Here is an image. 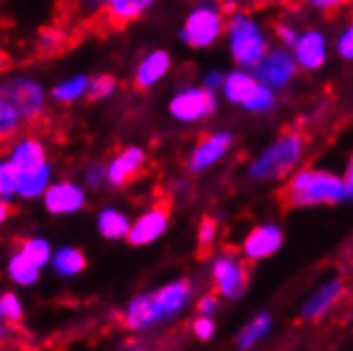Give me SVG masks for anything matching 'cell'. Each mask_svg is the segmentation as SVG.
I'll return each instance as SVG.
<instances>
[{
	"mask_svg": "<svg viewBox=\"0 0 353 351\" xmlns=\"http://www.w3.org/2000/svg\"><path fill=\"white\" fill-rule=\"evenodd\" d=\"M345 194V181L323 170H302L279 192L281 205L288 209L336 203Z\"/></svg>",
	"mask_w": 353,
	"mask_h": 351,
	"instance_id": "cell-1",
	"label": "cell"
},
{
	"mask_svg": "<svg viewBox=\"0 0 353 351\" xmlns=\"http://www.w3.org/2000/svg\"><path fill=\"white\" fill-rule=\"evenodd\" d=\"M302 147H305V137L300 132H285L276 141L262 158L251 166V174L256 179H276L298 162Z\"/></svg>",
	"mask_w": 353,
	"mask_h": 351,
	"instance_id": "cell-2",
	"label": "cell"
},
{
	"mask_svg": "<svg viewBox=\"0 0 353 351\" xmlns=\"http://www.w3.org/2000/svg\"><path fill=\"white\" fill-rule=\"evenodd\" d=\"M0 94H3L11 107L17 111L21 117L23 126H32V123L43 115L45 109V94L41 86L32 79L19 77V79H9L0 86Z\"/></svg>",
	"mask_w": 353,
	"mask_h": 351,
	"instance_id": "cell-3",
	"label": "cell"
},
{
	"mask_svg": "<svg viewBox=\"0 0 353 351\" xmlns=\"http://www.w3.org/2000/svg\"><path fill=\"white\" fill-rule=\"evenodd\" d=\"M232 56L239 64H258L264 54V41L258 26L249 17L236 15L230 21Z\"/></svg>",
	"mask_w": 353,
	"mask_h": 351,
	"instance_id": "cell-4",
	"label": "cell"
},
{
	"mask_svg": "<svg viewBox=\"0 0 353 351\" xmlns=\"http://www.w3.org/2000/svg\"><path fill=\"white\" fill-rule=\"evenodd\" d=\"M219 30H221L219 11L200 7L185 19L183 41L192 47H207L219 37Z\"/></svg>",
	"mask_w": 353,
	"mask_h": 351,
	"instance_id": "cell-5",
	"label": "cell"
},
{
	"mask_svg": "<svg viewBox=\"0 0 353 351\" xmlns=\"http://www.w3.org/2000/svg\"><path fill=\"white\" fill-rule=\"evenodd\" d=\"M168 217H170V203L168 200H160L156 207H151L147 213H143L134 225H130L128 239L130 245H147L151 241H156L168 225Z\"/></svg>",
	"mask_w": 353,
	"mask_h": 351,
	"instance_id": "cell-6",
	"label": "cell"
},
{
	"mask_svg": "<svg viewBox=\"0 0 353 351\" xmlns=\"http://www.w3.org/2000/svg\"><path fill=\"white\" fill-rule=\"evenodd\" d=\"M215 109L213 92L205 90H185L176 94L170 103V113L181 121H194Z\"/></svg>",
	"mask_w": 353,
	"mask_h": 351,
	"instance_id": "cell-7",
	"label": "cell"
},
{
	"mask_svg": "<svg viewBox=\"0 0 353 351\" xmlns=\"http://www.w3.org/2000/svg\"><path fill=\"white\" fill-rule=\"evenodd\" d=\"M213 277H215L217 292L228 298H236L247 285V272L243 264L232 256H223L215 262Z\"/></svg>",
	"mask_w": 353,
	"mask_h": 351,
	"instance_id": "cell-8",
	"label": "cell"
},
{
	"mask_svg": "<svg viewBox=\"0 0 353 351\" xmlns=\"http://www.w3.org/2000/svg\"><path fill=\"white\" fill-rule=\"evenodd\" d=\"M145 168V152L141 147H128L109 164L107 179L111 185L119 188L137 179Z\"/></svg>",
	"mask_w": 353,
	"mask_h": 351,
	"instance_id": "cell-9",
	"label": "cell"
},
{
	"mask_svg": "<svg viewBox=\"0 0 353 351\" xmlns=\"http://www.w3.org/2000/svg\"><path fill=\"white\" fill-rule=\"evenodd\" d=\"M83 205H85V194L74 183H68V181L56 183V185H49L45 192V207L54 215L74 213V211H79Z\"/></svg>",
	"mask_w": 353,
	"mask_h": 351,
	"instance_id": "cell-10",
	"label": "cell"
},
{
	"mask_svg": "<svg viewBox=\"0 0 353 351\" xmlns=\"http://www.w3.org/2000/svg\"><path fill=\"white\" fill-rule=\"evenodd\" d=\"M230 143H232V137L225 134V132L205 137L203 141L198 143V147L194 149V154L190 158V170L200 172V170H205L207 166H211L215 160H219L225 152H228Z\"/></svg>",
	"mask_w": 353,
	"mask_h": 351,
	"instance_id": "cell-11",
	"label": "cell"
},
{
	"mask_svg": "<svg viewBox=\"0 0 353 351\" xmlns=\"http://www.w3.org/2000/svg\"><path fill=\"white\" fill-rule=\"evenodd\" d=\"M158 319H162V313H160V309L156 305L154 294L137 296L128 305L125 315H123L125 328H130V330H143V328H147V325H151Z\"/></svg>",
	"mask_w": 353,
	"mask_h": 351,
	"instance_id": "cell-12",
	"label": "cell"
},
{
	"mask_svg": "<svg viewBox=\"0 0 353 351\" xmlns=\"http://www.w3.org/2000/svg\"><path fill=\"white\" fill-rule=\"evenodd\" d=\"M281 245V232L274 225H262V228H256L245 241V254L251 260H260L266 258L270 254H274Z\"/></svg>",
	"mask_w": 353,
	"mask_h": 351,
	"instance_id": "cell-13",
	"label": "cell"
},
{
	"mask_svg": "<svg viewBox=\"0 0 353 351\" xmlns=\"http://www.w3.org/2000/svg\"><path fill=\"white\" fill-rule=\"evenodd\" d=\"M296 70L292 58L283 52H272L258 66V77L268 86H283Z\"/></svg>",
	"mask_w": 353,
	"mask_h": 351,
	"instance_id": "cell-14",
	"label": "cell"
},
{
	"mask_svg": "<svg viewBox=\"0 0 353 351\" xmlns=\"http://www.w3.org/2000/svg\"><path fill=\"white\" fill-rule=\"evenodd\" d=\"M149 7L151 3H147V0H113V3H107L105 7V19L113 28H121L125 23L141 17L143 11Z\"/></svg>",
	"mask_w": 353,
	"mask_h": 351,
	"instance_id": "cell-15",
	"label": "cell"
},
{
	"mask_svg": "<svg viewBox=\"0 0 353 351\" xmlns=\"http://www.w3.org/2000/svg\"><path fill=\"white\" fill-rule=\"evenodd\" d=\"M168 64H170L168 54H164V52H154V54H149V56L141 62V66H139V70H137L134 88H137L139 92H145V90H149L154 83H158V79L168 70Z\"/></svg>",
	"mask_w": 353,
	"mask_h": 351,
	"instance_id": "cell-16",
	"label": "cell"
},
{
	"mask_svg": "<svg viewBox=\"0 0 353 351\" xmlns=\"http://www.w3.org/2000/svg\"><path fill=\"white\" fill-rule=\"evenodd\" d=\"M11 164L23 172V170H32V168H39L43 164H47L45 160V147L41 141L37 139H26L21 141L13 147L11 152Z\"/></svg>",
	"mask_w": 353,
	"mask_h": 351,
	"instance_id": "cell-17",
	"label": "cell"
},
{
	"mask_svg": "<svg viewBox=\"0 0 353 351\" xmlns=\"http://www.w3.org/2000/svg\"><path fill=\"white\" fill-rule=\"evenodd\" d=\"M190 298V283L188 281H174L166 288H162L160 292L154 294L156 305L162 313V317H170L176 311H181L183 305Z\"/></svg>",
	"mask_w": 353,
	"mask_h": 351,
	"instance_id": "cell-18",
	"label": "cell"
},
{
	"mask_svg": "<svg viewBox=\"0 0 353 351\" xmlns=\"http://www.w3.org/2000/svg\"><path fill=\"white\" fill-rule=\"evenodd\" d=\"M49 170L47 164L39 166V168H32V170H23L19 172V183H17V196L21 198H37L41 194L47 192L49 188Z\"/></svg>",
	"mask_w": 353,
	"mask_h": 351,
	"instance_id": "cell-19",
	"label": "cell"
},
{
	"mask_svg": "<svg viewBox=\"0 0 353 351\" xmlns=\"http://www.w3.org/2000/svg\"><path fill=\"white\" fill-rule=\"evenodd\" d=\"M325 58V45L321 34L317 32H307L298 41V62L305 68H317L321 66Z\"/></svg>",
	"mask_w": 353,
	"mask_h": 351,
	"instance_id": "cell-20",
	"label": "cell"
},
{
	"mask_svg": "<svg viewBox=\"0 0 353 351\" xmlns=\"http://www.w3.org/2000/svg\"><path fill=\"white\" fill-rule=\"evenodd\" d=\"M98 230H100V234H103L105 239H121V237H128L130 223H128V219H125L123 213L107 209V211L100 213Z\"/></svg>",
	"mask_w": 353,
	"mask_h": 351,
	"instance_id": "cell-21",
	"label": "cell"
},
{
	"mask_svg": "<svg viewBox=\"0 0 353 351\" xmlns=\"http://www.w3.org/2000/svg\"><path fill=\"white\" fill-rule=\"evenodd\" d=\"M21 126H23L21 117L11 107L9 100L3 94H0V149H3V145H7L17 134V130Z\"/></svg>",
	"mask_w": 353,
	"mask_h": 351,
	"instance_id": "cell-22",
	"label": "cell"
},
{
	"mask_svg": "<svg viewBox=\"0 0 353 351\" xmlns=\"http://www.w3.org/2000/svg\"><path fill=\"white\" fill-rule=\"evenodd\" d=\"M256 88H258L256 79L249 77V74H245V72H232L223 83V92H225V96H228V100H232V103H245Z\"/></svg>",
	"mask_w": 353,
	"mask_h": 351,
	"instance_id": "cell-23",
	"label": "cell"
},
{
	"mask_svg": "<svg viewBox=\"0 0 353 351\" xmlns=\"http://www.w3.org/2000/svg\"><path fill=\"white\" fill-rule=\"evenodd\" d=\"M54 268L62 274V277H72L85 268V256L74 247H64L54 258Z\"/></svg>",
	"mask_w": 353,
	"mask_h": 351,
	"instance_id": "cell-24",
	"label": "cell"
},
{
	"mask_svg": "<svg viewBox=\"0 0 353 351\" xmlns=\"http://www.w3.org/2000/svg\"><path fill=\"white\" fill-rule=\"evenodd\" d=\"M341 292H343V285L336 281V283H330V285H325L317 296H313V300L311 303L305 307V315L307 317H317V315H321L327 307H332L336 300H339V296H341Z\"/></svg>",
	"mask_w": 353,
	"mask_h": 351,
	"instance_id": "cell-25",
	"label": "cell"
},
{
	"mask_svg": "<svg viewBox=\"0 0 353 351\" xmlns=\"http://www.w3.org/2000/svg\"><path fill=\"white\" fill-rule=\"evenodd\" d=\"M23 258H26L32 266L43 268L49 258H52V247H49L43 239H26L21 241V252Z\"/></svg>",
	"mask_w": 353,
	"mask_h": 351,
	"instance_id": "cell-26",
	"label": "cell"
},
{
	"mask_svg": "<svg viewBox=\"0 0 353 351\" xmlns=\"http://www.w3.org/2000/svg\"><path fill=\"white\" fill-rule=\"evenodd\" d=\"M9 274L15 283H21V285H30L39 279V268L32 266L26 258L21 254L13 256L11 262H9Z\"/></svg>",
	"mask_w": 353,
	"mask_h": 351,
	"instance_id": "cell-27",
	"label": "cell"
},
{
	"mask_svg": "<svg viewBox=\"0 0 353 351\" xmlns=\"http://www.w3.org/2000/svg\"><path fill=\"white\" fill-rule=\"evenodd\" d=\"M88 77H74L70 81L60 83L58 88H54L52 96L58 100V103H72V100L81 98L88 92Z\"/></svg>",
	"mask_w": 353,
	"mask_h": 351,
	"instance_id": "cell-28",
	"label": "cell"
},
{
	"mask_svg": "<svg viewBox=\"0 0 353 351\" xmlns=\"http://www.w3.org/2000/svg\"><path fill=\"white\" fill-rule=\"evenodd\" d=\"M17 183H19V170L11 164V160L0 162V203L17 194Z\"/></svg>",
	"mask_w": 353,
	"mask_h": 351,
	"instance_id": "cell-29",
	"label": "cell"
},
{
	"mask_svg": "<svg viewBox=\"0 0 353 351\" xmlns=\"http://www.w3.org/2000/svg\"><path fill=\"white\" fill-rule=\"evenodd\" d=\"M37 45H39V52L43 56H54V54L62 52V49L66 47V41H64V34L58 28H45V30H41Z\"/></svg>",
	"mask_w": 353,
	"mask_h": 351,
	"instance_id": "cell-30",
	"label": "cell"
},
{
	"mask_svg": "<svg viewBox=\"0 0 353 351\" xmlns=\"http://www.w3.org/2000/svg\"><path fill=\"white\" fill-rule=\"evenodd\" d=\"M268 325H270L268 315H260V317H256V319L251 321V323L247 325V328L241 332V337H239V345H241L243 349H249V347L254 345L258 339H262V337L266 334Z\"/></svg>",
	"mask_w": 353,
	"mask_h": 351,
	"instance_id": "cell-31",
	"label": "cell"
},
{
	"mask_svg": "<svg viewBox=\"0 0 353 351\" xmlns=\"http://www.w3.org/2000/svg\"><path fill=\"white\" fill-rule=\"evenodd\" d=\"M215 230H217V221L213 217H205L200 221V228H198V256L200 258H205L211 252Z\"/></svg>",
	"mask_w": 353,
	"mask_h": 351,
	"instance_id": "cell-32",
	"label": "cell"
},
{
	"mask_svg": "<svg viewBox=\"0 0 353 351\" xmlns=\"http://www.w3.org/2000/svg\"><path fill=\"white\" fill-rule=\"evenodd\" d=\"M115 79L111 77V74H100V77H94L90 79L88 83V98L90 100H100V98H107L113 94L115 90Z\"/></svg>",
	"mask_w": 353,
	"mask_h": 351,
	"instance_id": "cell-33",
	"label": "cell"
},
{
	"mask_svg": "<svg viewBox=\"0 0 353 351\" xmlns=\"http://www.w3.org/2000/svg\"><path fill=\"white\" fill-rule=\"evenodd\" d=\"M0 315H3L9 323H19L21 317H23V309H21V303L17 300L15 294L7 292L0 296Z\"/></svg>",
	"mask_w": 353,
	"mask_h": 351,
	"instance_id": "cell-34",
	"label": "cell"
},
{
	"mask_svg": "<svg viewBox=\"0 0 353 351\" xmlns=\"http://www.w3.org/2000/svg\"><path fill=\"white\" fill-rule=\"evenodd\" d=\"M243 105H245L247 109H251V111H266V109H270V107L274 105V96L270 94L268 88L258 86L254 92H251V96L245 100Z\"/></svg>",
	"mask_w": 353,
	"mask_h": 351,
	"instance_id": "cell-35",
	"label": "cell"
},
{
	"mask_svg": "<svg viewBox=\"0 0 353 351\" xmlns=\"http://www.w3.org/2000/svg\"><path fill=\"white\" fill-rule=\"evenodd\" d=\"M194 332H196V337H200L203 341H207V339L213 334V321H211L209 317H200V319H196V321H194Z\"/></svg>",
	"mask_w": 353,
	"mask_h": 351,
	"instance_id": "cell-36",
	"label": "cell"
},
{
	"mask_svg": "<svg viewBox=\"0 0 353 351\" xmlns=\"http://www.w3.org/2000/svg\"><path fill=\"white\" fill-rule=\"evenodd\" d=\"M339 49H341V54H343L345 58H353V23H351V28L347 30V34L341 39Z\"/></svg>",
	"mask_w": 353,
	"mask_h": 351,
	"instance_id": "cell-37",
	"label": "cell"
},
{
	"mask_svg": "<svg viewBox=\"0 0 353 351\" xmlns=\"http://www.w3.org/2000/svg\"><path fill=\"white\" fill-rule=\"evenodd\" d=\"M215 309H217V300H215V296H213V294L205 296V298H203V300H200V303H198V311L203 313L205 317H207V315H211V313H213Z\"/></svg>",
	"mask_w": 353,
	"mask_h": 351,
	"instance_id": "cell-38",
	"label": "cell"
},
{
	"mask_svg": "<svg viewBox=\"0 0 353 351\" xmlns=\"http://www.w3.org/2000/svg\"><path fill=\"white\" fill-rule=\"evenodd\" d=\"M276 34L281 37V41H283L285 45H296V43H298L296 32H294L290 26H283V23H281V26H276Z\"/></svg>",
	"mask_w": 353,
	"mask_h": 351,
	"instance_id": "cell-39",
	"label": "cell"
},
{
	"mask_svg": "<svg viewBox=\"0 0 353 351\" xmlns=\"http://www.w3.org/2000/svg\"><path fill=\"white\" fill-rule=\"evenodd\" d=\"M103 177H105V168H103V166H96V168H92V170L88 172V183L96 188Z\"/></svg>",
	"mask_w": 353,
	"mask_h": 351,
	"instance_id": "cell-40",
	"label": "cell"
},
{
	"mask_svg": "<svg viewBox=\"0 0 353 351\" xmlns=\"http://www.w3.org/2000/svg\"><path fill=\"white\" fill-rule=\"evenodd\" d=\"M345 192L353 196V158L349 162V168H347V177H345Z\"/></svg>",
	"mask_w": 353,
	"mask_h": 351,
	"instance_id": "cell-41",
	"label": "cell"
},
{
	"mask_svg": "<svg viewBox=\"0 0 353 351\" xmlns=\"http://www.w3.org/2000/svg\"><path fill=\"white\" fill-rule=\"evenodd\" d=\"M13 215V207L9 203H0V223H5Z\"/></svg>",
	"mask_w": 353,
	"mask_h": 351,
	"instance_id": "cell-42",
	"label": "cell"
},
{
	"mask_svg": "<svg viewBox=\"0 0 353 351\" xmlns=\"http://www.w3.org/2000/svg\"><path fill=\"white\" fill-rule=\"evenodd\" d=\"M9 68V58H7V54L0 49V74H3L5 70Z\"/></svg>",
	"mask_w": 353,
	"mask_h": 351,
	"instance_id": "cell-43",
	"label": "cell"
},
{
	"mask_svg": "<svg viewBox=\"0 0 353 351\" xmlns=\"http://www.w3.org/2000/svg\"><path fill=\"white\" fill-rule=\"evenodd\" d=\"M219 81H221V74H211V77L207 79V90L211 92V88L219 86Z\"/></svg>",
	"mask_w": 353,
	"mask_h": 351,
	"instance_id": "cell-44",
	"label": "cell"
},
{
	"mask_svg": "<svg viewBox=\"0 0 353 351\" xmlns=\"http://www.w3.org/2000/svg\"><path fill=\"white\" fill-rule=\"evenodd\" d=\"M3 339H5V328L0 325V341H3Z\"/></svg>",
	"mask_w": 353,
	"mask_h": 351,
	"instance_id": "cell-45",
	"label": "cell"
}]
</instances>
